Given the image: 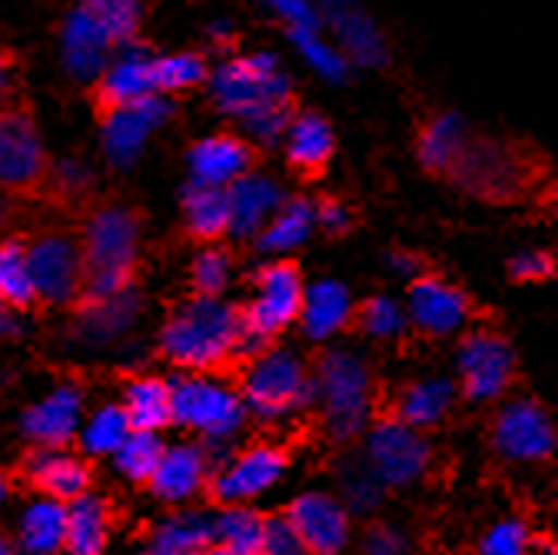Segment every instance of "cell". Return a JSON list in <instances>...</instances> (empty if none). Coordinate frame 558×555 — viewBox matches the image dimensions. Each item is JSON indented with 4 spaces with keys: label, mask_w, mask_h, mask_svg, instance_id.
I'll return each mask as SVG.
<instances>
[{
    "label": "cell",
    "mask_w": 558,
    "mask_h": 555,
    "mask_svg": "<svg viewBox=\"0 0 558 555\" xmlns=\"http://www.w3.org/2000/svg\"><path fill=\"white\" fill-rule=\"evenodd\" d=\"M259 164H263V150L253 141H246V136L230 133V130L209 133L190 147L193 177L196 183H206V186L230 190L233 183L253 177Z\"/></svg>",
    "instance_id": "obj_14"
},
{
    "label": "cell",
    "mask_w": 558,
    "mask_h": 555,
    "mask_svg": "<svg viewBox=\"0 0 558 555\" xmlns=\"http://www.w3.org/2000/svg\"><path fill=\"white\" fill-rule=\"evenodd\" d=\"M345 333H363V336H389L399 329V310L386 297H369L360 306H353L342 319Z\"/></svg>",
    "instance_id": "obj_37"
},
{
    "label": "cell",
    "mask_w": 558,
    "mask_h": 555,
    "mask_svg": "<svg viewBox=\"0 0 558 555\" xmlns=\"http://www.w3.org/2000/svg\"><path fill=\"white\" fill-rule=\"evenodd\" d=\"M233 253L227 246H203V253L190 266V290L193 300H217L230 280Z\"/></svg>",
    "instance_id": "obj_35"
},
{
    "label": "cell",
    "mask_w": 558,
    "mask_h": 555,
    "mask_svg": "<svg viewBox=\"0 0 558 555\" xmlns=\"http://www.w3.org/2000/svg\"><path fill=\"white\" fill-rule=\"evenodd\" d=\"M349 313V300H345V290L339 283H319L306 303H303V326L313 339H323L329 336L332 329H342V319Z\"/></svg>",
    "instance_id": "obj_33"
},
{
    "label": "cell",
    "mask_w": 558,
    "mask_h": 555,
    "mask_svg": "<svg viewBox=\"0 0 558 555\" xmlns=\"http://www.w3.org/2000/svg\"><path fill=\"white\" fill-rule=\"evenodd\" d=\"M63 529H66V506L57 503H37L21 526V542L34 555H57L63 548Z\"/></svg>",
    "instance_id": "obj_32"
},
{
    "label": "cell",
    "mask_w": 558,
    "mask_h": 555,
    "mask_svg": "<svg viewBox=\"0 0 558 555\" xmlns=\"http://www.w3.org/2000/svg\"><path fill=\"white\" fill-rule=\"evenodd\" d=\"M0 555H17V548H14V539H11L8 532H0Z\"/></svg>",
    "instance_id": "obj_46"
},
{
    "label": "cell",
    "mask_w": 558,
    "mask_h": 555,
    "mask_svg": "<svg viewBox=\"0 0 558 555\" xmlns=\"http://www.w3.org/2000/svg\"><path fill=\"white\" fill-rule=\"evenodd\" d=\"M196 555H236V552H230L227 545H220V542H209L206 548H199Z\"/></svg>",
    "instance_id": "obj_45"
},
{
    "label": "cell",
    "mask_w": 558,
    "mask_h": 555,
    "mask_svg": "<svg viewBox=\"0 0 558 555\" xmlns=\"http://www.w3.org/2000/svg\"><path fill=\"white\" fill-rule=\"evenodd\" d=\"M77 393L60 389L53 393L47 402L27 409L24 415V433L34 439L37 449L47 453H63L70 443H74V430H77Z\"/></svg>",
    "instance_id": "obj_23"
},
{
    "label": "cell",
    "mask_w": 558,
    "mask_h": 555,
    "mask_svg": "<svg viewBox=\"0 0 558 555\" xmlns=\"http://www.w3.org/2000/svg\"><path fill=\"white\" fill-rule=\"evenodd\" d=\"M465 136L462 123L456 117H433V120H423L415 130V157L423 164V170L436 180H442L459 141Z\"/></svg>",
    "instance_id": "obj_27"
},
{
    "label": "cell",
    "mask_w": 558,
    "mask_h": 555,
    "mask_svg": "<svg viewBox=\"0 0 558 555\" xmlns=\"http://www.w3.org/2000/svg\"><path fill=\"white\" fill-rule=\"evenodd\" d=\"M313 370L319 376L323 396H326V423L339 439L353 436L363 426V412H366V373L356 360H349L342 353H323L316 350Z\"/></svg>",
    "instance_id": "obj_9"
},
{
    "label": "cell",
    "mask_w": 558,
    "mask_h": 555,
    "mask_svg": "<svg viewBox=\"0 0 558 555\" xmlns=\"http://www.w3.org/2000/svg\"><path fill=\"white\" fill-rule=\"evenodd\" d=\"M558 263L551 250H532L515 260H509V280L512 283H548L555 280Z\"/></svg>",
    "instance_id": "obj_40"
},
{
    "label": "cell",
    "mask_w": 558,
    "mask_h": 555,
    "mask_svg": "<svg viewBox=\"0 0 558 555\" xmlns=\"http://www.w3.org/2000/svg\"><path fill=\"white\" fill-rule=\"evenodd\" d=\"M160 357L183 373L217 376L243 386V376L276 342L259 339L243 316V303L220 306L217 300H193L170 313L160 329Z\"/></svg>",
    "instance_id": "obj_1"
},
{
    "label": "cell",
    "mask_w": 558,
    "mask_h": 555,
    "mask_svg": "<svg viewBox=\"0 0 558 555\" xmlns=\"http://www.w3.org/2000/svg\"><path fill=\"white\" fill-rule=\"evenodd\" d=\"M206 482V459L196 446H180V449H167L154 479L147 490H154V496L160 499H186L196 490H203Z\"/></svg>",
    "instance_id": "obj_25"
},
{
    "label": "cell",
    "mask_w": 558,
    "mask_h": 555,
    "mask_svg": "<svg viewBox=\"0 0 558 555\" xmlns=\"http://www.w3.org/2000/svg\"><path fill=\"white\" fill-rule=\"evenodd\" d=\"M0 193L21 203L60 200V167L37 126V110L27 94L0 107Z\"/></svg>",
    "instance_id": "obj_4"
},
{
    "label": "cell",
    "mask_w": 558,
    "mask_h": 555,
    "mask_svg": "<svg viewBox=\"0 0 558 555\" xmlns=\"http://www.w3.org/2000/svg\"><path fill=\"white\" fill-rule=\"evenodd\" d=\"M442 180L482 203L519 206L548 180V157L529 141H496L465 130Z\"/></svg>",
    "instance_id": "obj_2"
},
{
    "label": "cell",
    "mask_w": 558,
    "mask_h": 555,
    "mask_svg": "<svg viewBox=\"0 0 558 555\" xmlns=\"http://www.w3.org/2000/svg\"><path fill=\"white\" fill-rule=\"evenodd\" d=\"M0 306L17 310V313H34L44 310L31 273H27V256H24V233H11L0 243Z\"/></svg>",
    "instance_id": "obj_26"
},
{
    "label": "cell",
    "mask_w": 558,
    "mask_h": 555,
    "mask_svg": "<svg viewBox=\"0 0 558 555\" xmlns=\"http://www.w3.org/2000/svg\"><path fill=\"white\" fill-rule=\"evenodd\" d=\"M120 409L130 433H157L173 426V386L160 376H126Z\"/></svg>",
    "instance_id": "obj_22"
},
{
    "label": "cell",
    "mask_w": 558,
    "mask_h": 555,
    "mask_svg": "<svg viewBox=\"0 0 558 555\" xmlns=\"http://www.w3.org/2000/svg\"><path fill=\"white\" fill-rule=\"evenodd\" d=\"M373 420L376 426H439L452 402V386L439 379H418L402 386H376L373 389Z\"/></svg>",
    "instance_id": "obj_12"
},
{
    "label": "cell",
    "mask_w": 558,
    "mask_h": 555,
    "mask_svg": "<svg viewBox=\"0 0 558 555\" xmlns=\"http://www.w3.org/2000/svg\"><path fill=\"white\" fill-rule=\"evenodd\" d=\"M163 453H167V446L154 433H130L123 439V446L117 449V462L133 485H150Z\"/></svg>",
    "instance_id": "obj_34"
},
{
    "label": "cell",
    "mask_w": 558,
    "mask_h": 555,
    "mask_svg": "<svg viewBox=\"0 0 558 555\" xmlns=\"http://www.w3.org/2000/svg\"><path fill=\"white\" fill-rule=\"evenodd\" d=\"M493 446L512 459H551L555 453V426L548 412L535 402H512L493 423Z\"/></svg>",
    "instance_id": "obj_15"
},
{
    "label": "cell",
    "mask_w": 558,
    "mask_h": 555,
    "mask_svg": "<svg viewBox=\"0 0 558 555\" xmlns=\"http://www.w3.org/2000/svg\"><path fill=\"white\" fill-rule=\"evenodd\" d=\"M263 555H306L296 529L283 512H269L263 522Z\"/></svg>",
    "instance_id": "obj_41"
},
{
    "label": "cell",
    "mask_w": 558,
    "mask_h": 555,
    "mask_svg": "<svg viewBox=\"0 0 558 555\" xmlns=\"http://www.w3.org/2000/svg\"><path fill=\"white\" fill-rule=\"evenodd\" d=\"M209 77L206 57L196 50H183V53H170V57H157L150 60V81H154V94H186L203 87Z\"/></svg>",
    "instance_id": "obj_28"
},
{
    "label": "cell",
    "mask_w": 558,
    "mask_h": 555,
    "mask_svg": "<svg viewBox=\"0 0 558 555\" xmlns=\"http://www.w3.org/2000/svg\"><path fill=\"white\" fill-rule=\"evenodd\" d=\"M290 449L287 446H246L233 459V466L220 475H206L203 493L214 506H240L276 482V475L287 469Z\"/></svg>",
    "instance_id": "obj_11"
},
{
    "label": "cell",
    "mask_w": 558,
    "mask_h": 555,
    "mask_svg": "<svg viewBox=\"0 0 558 555\" xmlns=\"http://www.w3.org/2000/svg\"><path fill=\"white\" fill-rule=\"evenodd\" d=\"M140 233H144V210L140 206L100 203L94 210H87V224L81 227L87 280L81 300L70 310H97L136 280Z\"/></svg>",
    "instance_id": "obj_3"
},
{
    "label": "cell",
    "mask_w": 558,
    "mask_h": 555,
    "mask_svg": "<svg viewBox=\"0 0 558 555\" xmlns=\"http://www.w3.org/2000/svg\"><path fill=\"white\" fill-rule=\"evenodd\" d=\"M31 283L44 306H74L84 293V240L81 227L24 233Z\"/></svg>",
    "instance_id": "obj_5"
},
{
    "label": "cell",
    "mask_w": 558,
    "mask_h": 555,
    "mask_svg": "<svg viewBox=\"0 0 558 555\" xmlns=\"http://www.w3.org/2000/svg\"><path fill=\"white\" fill-rule=\"evenodd\" d=\"M24 60L14 47L0 44V107L24 94Z\"/></svg>",
    "instance_id": "obj_42"
},
{
    "label": "cell",
    "mask_w": 558,
    "mask_h": 555,
    "mask_svg": "<svg viewBox=\"0 0 558 555\" xmlns=\"http://www.w3.org/2000/svg\"><path fill=\"white\" fill-rule=\"evenodd\" d=\"M250 283L259 290V297L243 303L246 326L259 339L276 342L279 336H283L303 316V303H306L303 269H300L296 260L283 256V260H272V263L259 266L250 276Z\"/></svg>",
    "instance_id": "obj_6"
},
{
    "label": "cell",
    "mask_w": 558,
    "mask_h": 555,
    "mask_svg": "<svg viewBox=\"0 0 558 555\" xmlns=\"http://www.w3.org/2000/svg\"><path fill=\"white\" fill-rule=\"evenodd\" d=\"M519 376L515 350L496 329H475L462 339L459 353V389L462 399L502 396Z\"/></svg>",
    "instance_id": "obj_7"
},
{
    "label": "cell",
    "mask_w": 558,
    "mask_h": 555,
    "mask_svg": "<svg viewBox=\"0 0 558 555\" xmlns=\"http://www.w3.org/2000/svg\"><path fill=\"white\" fill-rule=\"evenodd\" d=\"M313 214H316V220L326 227L329 237H345L349 230L356 227V220L345 214V206H342L336 196H329V193H323V196L316 200V210H313Z\"/></svg>",
    "instance_id": "obj_44"
},
{
    "label": "cell",
    "mask_w": 558,
    "mask_h": 555,
    "mask_svg": "<svg viewBox=\"0 0 558 555\" xmlns=\"http://www.w3.org/2000/svg\"><path fill=\"white\" fill-rule=\"evenodd\" d=\"M209 545V532L199 526H163L154 542V555H196Z\"/></svg>",
    "instance_id": "obj_39"
},
{
    "label": "cell",
    "mask_w": 558,
    "mask_h": 555,
    "mask_svg": "<svg viewBox=\"0 0 558 555\" xmlns=\"http://www.w3.org/2000/svg\"><path fill=\"white\" fill-rule=\"evenodd\" d=\"M14 475L21 479L24 490L44 496L47 503L57 506H70L81 496L90 493V485L97 479L94 462L74 453H47L37 446H27Z\"/></svg>",
    "instance_id": "obj_8"
},
{
    "label": "cell",
    "mask_w": 558,
    "mask_h": 555,
    "mask_svg": "<svg viewBox=\"0 0 558 555\" xmlns=\"http://www.w3.org/2000/svg\"><path fill=\"white\" fill-rule=\"evenodd\" d=\"M230 233H233L230 190L193 180L183 193V237L199 246H220Z\"/></svg>",
    "instance_id": "obj_20"
},
{
    "label": "cell",
    "mask_w": 558,
    "mask_h": 555,
    "mask_svg": "<svg viewBox=\"0 0 558 555\" xmlns=\"http://www.w3.org/2000/svg\"><path fill=\"white\" fill-rule=\"evenodd\" d=\"M525 542H529L525 526L506 522L496 532H488V539L482 542V555H525Z\"/></svg>",
    "instance_id": "obj_43"
},
{
    "label": "cell",
    "mask_w": 558,
    "mask_h": 555,
    "mask_svg": "<svg viewBox=\"0 0 558 555\" xmlns=\"http://www.w3.org/2000/svg\"><path fill=\"white\" fill-rule=\"evenodd\" d=\"M230 203H233V233L250 237V233L259 230L263 217L279 203V196L266 180L246 177V180L230 186Z\"/></svg>",
    "instance_id": "obj_30"
},
{
    "label": "cell",
    "mask_w": 558,
    "mask_h": 555,
    "mask_svg": "<svg viewBox=\"0 0 558 555\" xmlns=\"http://www.w3.org/2000/svg\"><path fill=\"white\" fill-rule=\"evenodd\" d=\"M147 97H157L150 81V60L117 63L87 87V104L100 126H110L120 113L144 104Z\"/></svg>",
    "instance_id": "obj_18"
},
{
    "label": "cell",
    "mask_w": 558,
    "mask_h": 555,
    "mask_svg": "<svg viewBox=\"0 0 558 555\" xmlns=\"http://www.w3.org/2000/svg\"><path fill=\"white\" fill-rule=\"evenodd\" d=\"M243 415L240 396L233 389L209 386L203 379H183L173 386V423L203 430L209 436L230 433Z\"/></svg>",
    "instance_id": "obj_16"
},
{
    "label": "cell",
    "mask_w": 558,
    "mask_h": 555,
    "mask_svg": "<svg viewBox=\"0 0 558 555\" xmlns=\"http://www.w3.org/2000/svg\"><path fill=\"white\" fill-rule=\"evenodd\" d=\"M313 224V206L303 196H290L276 206V214L269 220V227L259 233V250H287L296 246Z\"/></svg>",
    "instance_id": "obj_31"
},
{
    "label": "cell",
    "mask_w": 558,
    "mask_h": 555,
    "mask_svg": "<svg viewBox=\"0 0 558 555\" xmlns=\"http://www.w3.org/2000/svg\"><path fill=\"white\" fill-rule=\"evenodd\" d=\"M373 462L389 482H405L418 475L429 462V446L405 426H376L373 433Z\"/></svg>",
    "instance_id": "obj_24"
},
{
    "label": "cell",
    "mask_w": 558,
    "mask_h": 555,
    "mask_svg": "<svg viewBox=\"0 0 558 555\" xmlns=\"http://www.w3.org/2000/svg\"><path fill=\"white\" fill-rule=\"evenodd\" d=\"M4 496H8V472L0 469V499H4Z\"/></svg>",
    "instance_id": "obj_47"
},
{
    "label": "cell",
    "mask_w": 558,
    "mask_h": 555,
    "mask_svg": "<svg viewBox=\"0 0 558 555\" xmlns=\"http://www.w3.org/2000/svg\"><path fill=\"white\" fill-rule=\"evenodd\" d=\"M409 313H412V326L418 336L439 339V336L452 333L459 323L475 319V313H482V306L465 290L452 287L442 273L426 269L409 283Z\"/></svg>",
    "instance_id": "obj_10"
},
{
    "label": "cell",
    "mask_w": 558,
    "mask_h": 555,
    "mask_svg": "<svg viewBox=\"0 0 558 555\" xmlns=\"http://www.w3.org/2000/svg\"><path fill=\"white\" fill-rule=\"evenodd\" d=\"M250 402L259 412H287L300 402H306V396H313V383L310 373L303 370V363L290 353L269 350L263 360H256L250 366V373L243 376L240 386Z\"/></svg>",
    "instance_id": "obj_13"
},
{
    "label": "cell",
    "mask_w": 558,
    "mask_h": 555,
    "mask_svg": "<svg viewBox=\"0 0 558 555\" xmlns=\"http://www.w3.org/2000/svg\"><path fill=\"white\" fill-rule=\"evenodd\" d=\"M263 522H266V512L233 506L217 526L220 545H227L236 555H263Z\"/></svg>",
    "instance_id": "obj_36"
},
{
    "label": "cell",
    "mask_w": 558,
    "mask_h": 555,
    "mask_svg": "<svg viewBox=\"0 0 558 555\" xmlns=\"http://www.w3.org/2000/svg\"><path fill=\"white\" fill-rule=\"evenodd\" d=\"M81 11L113 44L133 40L144 24V0H81Z\"/></svg>",
    "instance_id": "obj_29"
},
{
    "label": "cell",
    "mask_w": 558,
    "mask_h": 555,
    "mask_svg": "<svg viewBox=\"0 0 558 555\" xmlns=\"http://www.w3.org/2000/svg\"><path fill=\"white\" fill-rule=\"evenodd\" d=\"M120 522V509L104 496H81L66 506L63 552L66 555H104L113 526Z\"/></svg>",
    "instance_id": "obj_21"
},
{
    "label": "cell",
    "mask_w": 558,
    "mask_h": 555,
    "mask_svg": "<svg viewBox=\"0 0 558 555\" xmlns=\"http://www.w3.org/2000/svg\"><path fill=\"white\" fill-rule=\"evenodd\" d=\"M336 157V130L319 110H300L287 126V167L300 183H319Z\"/></svg>",
    "instance_id": "obj_17"
},
{
    "label": "cell",
    "mask_w": 558,
    "mask_h": 555,
    "mask_svg": "<svg viewBox=\"0 0 558 555\" xmlns=\"http://www.w3.org/2000/svg\"><path fill=\"white\" fill-rule=\"evenodd\" d=\"M126 436H130V426H126L123 409L107 406V409L97 412V420L90 423V430L84 436V449L87 453H117Z\"/></svg>",
    "instance_id": "obj_38"
},
{
    "label": "cell",
    "mask_w": 558,
    "mask_h": 555,
    "mask_svg": "<svg viewBox=\"0 0 558 555\" xmlns=\"http://www.w3.org/2000/svg\"><path fill=\"white\" fill-rule=\"evenodd\" d=\"M283 516L296 529L306 555H339L342 552L349 522H345L342 506L332 496H323V493L300 496L296 503H290L283 509Z\"/></svg>",
    "instance_id": "obj_19"
}]
</instances>
